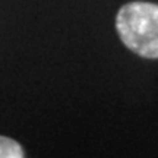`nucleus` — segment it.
Here are the masks:
<instances>
[{
    "mask_svg": "<svg viewBox=\"0 0 158 158\" xmlns=\"http://www.w3.org/2000/svg\"><path fill=\"white\" fill-rule=\"evenodd\" d=\"M23 151L21 145L10 138L0 136V158H22Z\"/></svg>",
    "mask_w": 158,
    "mask_h": 158,
    "instance_id": "f03ea898",
    "label": "nucleus"
},
{
    "mask_svg": "<svg viewBox=\"0 0 158 158\" xmlns=\"http://www.w3.org/2000/svg\"><path fill=\"white\" fill-rule=\"evenodd\" d=\"M116 28L126 47L147 59H158V5L132 2L117 13Z\"/></svg>",
    "mask_w": 158,
    "mask_h": 158,
    "instance_id": "f257e3e1",
    "label": "nucleus"
}]
</instances>
